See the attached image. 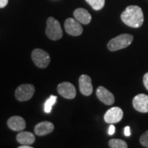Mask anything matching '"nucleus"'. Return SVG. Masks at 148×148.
I'll use <instances>...</instances> for the list:
<instances>
[{
  "instance_id": "nucleus-9",
  "label": "nucleus",
  "mask_w": 148,
  "mask_h": 148,
  "mask_svg": "<svg viewBox=\"0 0 148 148\" xmlns=\"http://www.w3.org/2000/svg\"><path fill=\"white\" fill-rule=\"evenodd\" d=\"M132 104L135 110L138 112H148V95L143 93L136 95L132 100Z\"/></svg>"
},
{
  "instance_id": "nucleus-11",
  "label": "nucleus",
  "mask_w": 148,
  "mask_h": 148,
  "mask_svg": "<svg viewBox=\"0 0 148 148\" xmlns=\"http://www.w3.org/2000/svg\"><path fill=\"white\" fill-rule=\"evenodd\" d=\"M96 95L98 99L104 104L110 106L114 102V96L110 91L103 87L102 86H99L96 90Z\"/></svg>"
},
{
  "instance_id": "nucleus-22",
  "label": "nucleus",
  "mask_w": 148,
  "mask_h": 148,
  "mask_svg": "<svg viewBox=\"0 0 148 148\" xmlns=\"http://www.w3.org/2000/svg\"><path fill=\"white\" fill-rule=\"evenodd\" d=\"M8 0H0V8H3L8 4Z\"/></svg>"
},
{
  "instance_id": "nucleus-24",
  "label": "nucleus",
  "mask_w": 148,
  "mask_h": 148,
  "mask_svg": "<svg viewBox=\"0 0 148 148\" xmlns=\"http://www.w3.org/2000/svg\"><path fill=\"white\" fill-rule=\"evenodd\" d=\"M18 148H32V147H31V146H29V145H23V146H19Z\"/></svg>"
},
{
  "instance_id": "nucleus-3",
  "label": "nucleus",
  "mask_w": 148,
  "mask_h": 148,
  "mask_svg": "<svg viewBox=\"0 0 148 148\" xmlns=\"http://www.w3.org/2000/svg\"><path fill=\"white\" fill-rule=\"evenodd\" d=\"M45 33L48 38L52 40H57L62 38L63 33L58 20L52 16L47 18Z\"/></svg>"
},
{
  "instance_id": "nucleus-5",
  "label": "nucleus",
  "mask_w": 148,
  "mask_h": 148,
  "mask_svg": "<svg viewBox=\"0 0 148 148\" xmlns=\"http://www.w3.org/2000/svg\"><path fill=\"white\" fill-rule=\"evenodd\" d=\"M35 87L30 84H21L15 90V97L19 101H25L30 99L34 95Z\"/></svg>"
},
{
  "instance_id": "nucleus-10",
  "label": "nucleus",
  "mask_w": 148,
  "mask_h": 148,
  "mask_svg": "<svg viewBox=\"0 0 148 148\" xmlns=\"http://www.w3.org/2000/svg\"><path fill=\"white\" fill-rule=\"evenodd\" d=\"M79 88L81 93L85 96H89L92 94V88L91 78L89 75H81L79 77Z\"/></svg>"
},
{
  "instance_id": "nucleus-2",
  "label": "nucleus",
  "mask_w": 148,
  "mask_h": 148,
  "mask_svg": "<svg viewBox=\"0 0 148 148\" xmlns=\"http://www.w3.org/2000/svg\"><path fill=\"white\" fill-rule=\"evenodd\" d=\"M134 37L132 34H122L115 38L111 39L108 42L107 47L111 51H115L119 49H124L132 43Z\"/></svg>"
},
{
  "instance_id": "nucleus-6",
  "label": "nucleus",
  "mask_w": 148,
  "mask_h": 148,
  "mask_svg": "<svg viewBox=\"0 0 148 148\" xmlns=\"http://www.w3.org/2000/svg\"><path fill=\"white\" fill-rule=\"evenodd\" d=\"M64 28L66 33L71 36H80L83 32V28L80 23L73 18H66L64 22Z\"/></svg>"
},
{
  "instance_id": "nucleus-12",
  "label": "nucleus",
  "mask_w": 148,
  "mask_h": 148,
  "mask_svg": "<svg viewBox=\"0 0 148 148\" xmlns=\"http://www.w3.org/2000/svg\"><path fill=\"white\" fill-rule=\"evenodd\" d=\"M7 125L9 128L16 132L23 131L26 127L25 121L20 116H12L7 121Z\"/></svg>"
},
{
  "instance_id": "nucleus-17",
  "label": "nucleus",
  "mask_w": 148,
  "mask_h": 148,
  "mask_svg": "<svg viewBox=\"0 0 148 148\" xmlns=\"http://www.w3.org/2000/svg\"><path fill=\"white\" fill-rule=\"evenodd\" d=\"M85 1L95 10H101L105 5V0H85Z\"/></svg>"
},
{
  "instance_id": "nucleus-1",
  "label": "nucleus",
  "mask_w": 148,
  "mask_h": 148,
  "mask_svg": "<svg viewBox=\"0 0 148 148\" xmlns=\"http://www.w3.org/2000/svg\"><path fill=\"white\" fill-rule=\"evenodd\" d=\"M121 18L127 26L138 28L143 23V12L138 5H129L121 13Z\"/></svg>"
},
{
  "instance_id": "nucleus-14",
  "label": "nucleus",
  "mask_w": 148,
  "mask_h": 148,
  "mask_svg": "<svg viewBox=\"0 0 148 148\" xmlns=\"http://www.w3.org/2000/svg\"><path fill=\"white\" fill-rule=\"evenodd\" d=\"M73 16L77 21L80 23L87 25L91 21V15L87 10L84 8H79L73 12Z\"/></svg>"
},
{
  "instance_id": "nucleus-13",
  "label": "nucleus",
  "mask_w": 148,
  "mask_h": 148,
  "mask_svg": "<svg viewBox=\"0 0 148 148\" xmlns=\"http://www.w3.org/2000/svg\"><path fill=\"white\" fill-rule=\"evenodd\" d=\"M54 130V125L50 121H42L34 127V133L37 136H42L51 133Z\"/></svg>"
},
{
  "instance_id": "nucleus-15",
  "label": "nucleus",
  "mask_w": 148,
  "mask_h": 148,
  "mask_svg": "<svg viewBox=\"0 0 148 148\" xmlns=\"http://www.w3.org/2000/svg\"><path fill=\"white\" fill-rule=\"evenodd\" d=\"M16 140L21 145H30L34 143L35 136L32 132L21 131L16 135Z\"/></svg>"
},
{
  "instance_id": "nucleus-16",
  "label": "nucleus",
  "mask_w": 148,
  "mask_h": 148,
  "mask_svg": "<svg viewBox=\"0 0 148 148\" xmlns=\"http://www.w3.org/2000/svg\"><path fill=\"white\" fill-rule=\"evenodd\" d=\"M109 147L111 148H127V144L125 140L121 139L112 138L109 140Z\"/></svg>"
},
{
  "instance_id": "nucleus-18",
  "label": "nucleus",
  "mask_w": 148,
  "mask_h": 148,
  "mask_svg": "<svg viewBox=\"0 0 148 148\" xmlns=\"http://www.w3.org/2000/svg\"><path fill=\"white\" fill-rule=\"evenodd\" d=\"M57 97L55 95H51L50 97L45 101V106H44V110L46 113H49L51 112V108H52L53 105L54 104L56 101Z\"/></svg>"
},
{
  "instance_id": "nucleus-23",
  "label": "nucleus",
  "mask_w": 148,
  "mask_h": 148,
  "mask_svg": "<svg viewBox=\"0 0 148 148\" xmlns=\"http://www.w3.org/2000/svg\"><path fill=\"white\" fill-rule=\"evenodd\" d=\"M124 134L125 136H129L130 135V128L129 126H126L124 129Z\"/></svg>"
},
{
  "instance_id": "nucleus-8",
  "label": "nucleus",
  "mask_w": 148,
  "mask_h": 148,
  "mask_svg": "<svg viewBox=\"0 0 148 148\" xmlns=\"http://www.w3.org/2000/svg\"><path fill=\"white\" fill-rule=\"evenodd\" d=\"M123 116V112L119 107H112L106 111L103 119L107 123H116L121 121Z\"/></svg>"
},
{
  "instance_id": "nucleus-7",
  "label": "nucleus",
  "mask_w": 148,
  "mask_h": 148,
  "mask_svg": "<svg viewBox=\"0 0 148 148\" xmlns=\"http://www.w3.org/2000/svg\"><path fill=\"white\" fill-rule=\"evenodd\" d=\"M58 93L64 98L72 99L76 96V90L73 84L69 82H63L57 86Z\"/></svg>"
},
{
  "instance_id": "nucleus-20",
  "label": "nucleus",
  "mask_w": 148,
  "mask_h": 148,
  "mask_svg": "<svg viewBox=\"0 0 148 148\" xmlns=\"http://www.w3.org/2000/svg\"><path fill=\"white\" fill-rule=\"evenodd\" d=\"M143 84L146 89L148 90V72L146 73L143 76Z\"/></svg>"
},
{
  "instance_id": "nucleus-4",
  "label": "nucleus",
  "mask_w": 148,
  "mask_h": 148,
  "mask_svg": "<svg viewBox=\"0 0 148 148\" xmlns=\"http://www.w3.org/2000/svg\"><path fill=\"white\" fill-rule=\"evenodd\" d=\"M32 59L35 65L40 69H45L50 63V56L43 49L36 48L32 52Z\"/></svg>"
},
{
  "instance_id": "nucleus-21",
  "label": "nucleus",
  "mask_w": 148,
  "mask_h": 148,
  "mask_svg": "<svg viewBox=\"0 0 148 148\" xmlns=\"http://www.w3.org/2000/svg\"><path fill=\"white\" fill-rule=\"evenodd\" d=\"M115 132V127L113 125H110L109 126V129H108V134L109 135H112Z\"/></svg>"
},
{
  "instance_id": "nucleus-19",
  "label": "nucleus",
  "mask_w": 148,
  "mask_h": 148,
  "mask_svg": "<svg viewBox=\"0 0 148 148\" xmlns=\"http://www.w3.org/2000/svg\"><path fill=\"white\" fill-rule=\"evenodd\" d=\"M140 143L143 147L148 148V130L144 132L140 137Z\"/></svg>"
}]
</instances>
